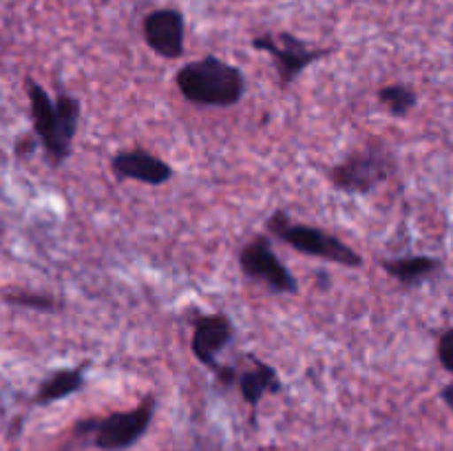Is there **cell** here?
<instances>
[{"label": "cell", "mask_w": 453, "mask_h": 451, "mask_svg": "<svg viewBox=\"0 0 453 451\" xmlns=\"http://www.w3.org/2000/svg\"><path fill=\"white\" fill-rule=\"evenodd\" d=\"M27 97L31 106V119H34V133L40 140V146L47 153L51 166H62L69 159L73 137L80 126V115L82 104L78 97L69 93H58L56 100H51L42 84L34 78L25 80Z\"/></svg>", "instance_id": "cell-1"}, {"label": "cell", "mask_w": 453, "mask_h": 451, "mask_svg": "<svg viewBox=\"0 0 453 451\" xmlns=\"http://www.w3.org/2000/svg\"><path fill=\"white\" fill-rule=\"evenodd\" d=\"M175 84L186 102L206 109H228L246 96L243 71L217 56H206L181 66L175 73Z\"/></svg>", "instance_id": "cell-2"}, {"label": "cell", "mask_w": 453, "mask_h": 451, "mask_svg": "<svg viewBox=\"0 0 453 451\" xmlns=\"http://www.w3.org/2000/svg\"><path fill=\"white\" fill-rule=\"evenodd\" d=\"M265 228L279 239V241L288 243L292 250L301 252L305 256H314V259H326L336 265H345V268H361L365 261L358 255L354 248H349L343 239L336 234L326 233L314 226L301 224L288 215L283 208H277L273 215L265 221Z\"/></svg>", "instance_id": "cell-3"}, {"label": "cell", "mask_w": 453, "mask_h": 451, "mask_svg": "<svg viewBox=\"0 0 453 451\" xmlns=\"http://www.w3.org/2000/svg\"><path fill=\"white\" fill-rule=\"evenodd\" d=\"M396 172V157L383 144H365L330 168L332 186L349 195H367Z\"/></svg>", "instance_id": "cell-4"}, {"label": "cell", "mask_w": 453, "mask_h": 451, "mask_svg": "<svg viewBox=\"0 0 453 451\" xmlns=\"http://www.w3.org/2000/svg\"><path fill=\"white\" fill-rule=\"evenodd\" d=\"M155 396H146L135 409L131 411H115V414L104 416V418H84L75 424L73 432L78 436L93 433L97 449L104 451H122L135 445L146 429L150 427L155 416Z\"/></svg>", "instance_id": "cell-5"}, {"label": "cell", "mask_w": 453, "mask_h": 451, "mask_svg": "<svg viewBox=\"0 0 453 451\" xmlns=\"http://www.w3.org/2000/svg\"><path fill=\"white\" fill-rule=\"evenodd\" d=\"M252 47L257 51H265L277 65L279 82L281 87H290L310 65L323 60V57L330 56L334 49L323 47L314 49L308 42H303L301 38H296L290 31H281V34H264L257 35L252 40Z\"/></svg>", "instance_id": "cell-6"}, {"label": "cell", "mask_w": 453, "mask_h": 451, "mask_svg": "<svg viewBox=\"0 0 453 451\" xmlns=\"http://www.w3.org/2000/svg\"><path fill=\"white\" fill-rule=\"evenodd\" d=\"M239 268H242L243 277L264 283L268 290L277 292V294H296L299 292L296 279L281 264L277 252L273 250L270 239L264 237V234L250 239L242 248V252H239Z\"/></svg>", "instance_id": "cell-7"}, {"label": "cell", "mask_w": 453, "mask_h": 451, "mask_svg": "<svg viewBox=\"0 0 453 451\" xmlns=\"http://www.w3.org/2000/svg\"><path fill=\"white\" fill-rule=\"evenodd\" d=\"M234 327L226 314H208V317H197L193 323V340H190V352L202 363L203 367L219 374L221 363L217 361L226 345L233 340Z\"/></svg>", "instance_id": "cell-8"}, {"label": "cell", "mask_w": 453, "mask_h": 451, "mask_svg": "<svg viewBox=\"0 0 453 451\" xmlns=\"http://www.w3.org/2000/svg\"><path fill=\"white\" fill-rule=\"evenodd\" d=\"M144 40L157 56L166 60L184 56V38H186V22L180 9H155L144 18Z\"/></svg>", "instance_id": "cell-9"}, {"label": "cell", "mask_w": 453, "mask_h": 451, "mask_svg": "<svg viewBox=\"0 0 453 451\" xmlns=\"http://www.w3.org/2000/svg\"><path fill=\"white\" fill-rule=\"evenodd\" d=\"M111 171L118 180H133L146 186H164L175 177L171 164L140 146L115 153L111 159Z\"/></svg>", "instance_id": "cell-10"}, {"label": "cell", "mask_w": 453, "mask_h": 451, "mask_svg": "<svg viewBox=\"0 0 453 451\" xmlns=\"http://www.w3.org/2000/svg\"><path fill=\"white\" fill-rule=\"evenodd\" d=\"M248 363L250 365L246 370L237 371V387L243 401L250 405V409L257 411L264 396L281 392V380H279L277 370L270 363L259 361L255 356H248Z\"/></svg>", "instance_id": "cell-11"}, {"label": "cell", "mask_w": 453, "mask_h": 451, "mask_svg": "<svg viewBox=\"0 0 453 451\" xmlns=\"http://www.w3.org/2000/svg\"><path fill=\"white\" fill-rule=\"evenodd\" d=\"M380 268L396 279L403 287H420L442 268V261L427 255L392 256V259H380Z\"/></svg>", "instance_id": "cell-12"}, {"label": "cell", "mask_w": 453, "mask_h": 451, "mask_svg": "<svg viewBox=\"0 0 453 451\" xmlns=\"http://www.w3.org/2000/svg\"><path fill=\"white\" fill-rule=\"evenodd\" d=\"M87 367L88 363H82L75 370L53 371L49 378H44L40 383L38 394L34 398L35 405H49V402L62 401V398H69L73 394H78L84 387V383H87V378H84L87 376Z\"/></svg>", "instance_id": "cell-13"}, {"label": "cell", "mask_w": 453, "mask_h": 451, "mask_svg": "<svg viewBox=\"0 0 453 451\" xmlns=\"http://www.w3.org/2000/svg\"><path fill=\"white\" fill-rule=\"evenodd\" d=\"M379 102L394 118H407L418 104V93L405 82L385 84L379 88Z\"/></svg>", "instance_id": "cell-14"}, {"label": "cell", "mask_w": 453, "mask_h": 451, "mask_svg": "<svg viewBox=\"0 0 453 451\" xmlns=\"http://www.w3.org/2000/svg\"><path fill=\"white\" fill-rule=\"evenodd\" d=\"M0 296H3L4 303L13 305V308L35 310V312H51V310L58 308V301L51 294L25 290V287H7Z\"/></svg>", "instance_id": "cell-15"}, {"label": "cell", "mask_w": 453, "mask_h": 451, "mask_svg": "<svg viewBox=\"0 0 453 451\" xmlns=\"http://www.w3.org/2000/svg\"><path fill=\"white\" fill-rule=\"evenodd\" d=\"M438 361L449 374H453V327L442 332L438 339Z\"/></svg>", "instance_id": "cell-16"}, {"label": "cell", "mask_w": 453, "mask_h": 451, "mask_svg": "<svg viewBox=\"0 0 453 451\" xmlns=\"http://www.w3.org/2000/svg\"><path fill=\"white\" fill-rule=\"evenodd\" d=\"M38 144H40V140L35 137V133H34V135H20V137H18V141H16V155H18V157L31 155L35 149H38Z\"/></svg>", "instance_id": "cell-17"}, {"label": "cell", "mask_w": 453, "mask_h": 451, "mask_svg": "<svg viewBox=\"0 0 453 451\" xmlns=\"http://www.w3.org/2000/svg\"><path fill=\"white\" fill-rule=\"evenodd\" d=\"M441 398H442V401H445V405L449 407V409H453V383L445 385V387H442Z\"/></svg>", "instance_id": "cell-18"}]
</instances>
